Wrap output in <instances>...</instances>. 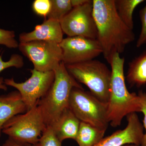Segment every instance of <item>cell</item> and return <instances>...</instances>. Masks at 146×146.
Wrapping results in <instances>:
<instances>
[{"label":"cell","instance_id":"1","mask_svg":"<svg viewBox=\"0 0 146 146\" xmlns=\"http://www.w3.org/2000/svg\"><path fill=\"white\" fill-rule=\"evenodd\" d=\"M93 13L97 39L110 64L114 55L123 52L127 45L134 41L135 35L118 15L115 0H93Z\"/></svg>","mask_w":146,"mask_h":146},{"label":"cell","instance_id":"2","mask_svg":"<svg viewBox=\"0 0 146 146\" xmlns=\"http://www.w3.org/2000/svg\"><path fill=\"white\" fill-rule=\"evenodd\" d=\"M124 58L116 54L110 63L111 78L108 107L109 123L113 127L121 125L124 117L133 113L141 112L140 97L127 88L124 72Z\"/></svg>","mask_w":146,"mask_h":146},{"label":"cell","instance_id":"3","mask_svg":"<svg viewBox=\"0 0 146 146\" xmlns=\"http://www.w3.org/2000/svg\"><path fill=\"white\" fill-rule=\"evenodd\" d=\"M54 72V79L52 85L37 105L41 108L47 126H52L63 111L69 108L73 89L83 88L69 74L63 62Z\"/></svg>","mask_w":146,"mask_h":146},{"label":"cell","instance_id":"4","mask_svg":"<svg viewBox=\"0 0 146 146\" xmlns=\"http://www.w3.org/2000/svg\"><path fill=\"white\" fill-rule=\"evenodd\" d=\"M65 66L69 74L78 82L86 85L98 99L108 103L111 70L105 64L92 59Z\"/></svg>","mask_w":146,"mask_h":146},{"label":"cell","instance_id":"5","mask_svg":"<svg viewBox=\"0 0 146 146\" xmlns=\"http://www.w3.org/2000/svg\"><path fill=\"white\" fill-rule=\"evenodd\" d=\"M46 127L42 110L37 105L11 118L3 126L2 133L18 143L35 145Z\"/></svg>","mask_w":146,"mask_h":146},{"label":"cell","instance_id":"6","mask_svg":"<svg viewBox=\"0 0 146 146\" xmlns=\"http://www.w3.org/2000/svg\"><path fill=\"white\" fill-rule=\"evenodd\" d=\"M108 104L98 99L83 88H74L71 91L69 108L80 121L106 130L109 123Z\"/></svg>","mask_w":146,"mask_h":146},{"label":"cell","instance_id":"7","mask_svg":"<svg viewBox=\"0 0 146 146\" xmlns=\"http://www.w3.org/2000/svg\"><path fill=\"white\" fill-rule=\"evenodd\" d=\"M30 71L31 76L24 82H16L13 78L4 80L6 85L15 88L19 92L27 111L37 106L50 88L54 79V71L43 72L33 69Z\"/></svg>","mask_w":146,"mask_h":146},{"label":"cell","instance_id":"8","mask_svg":"<svg viewBox=\"0 0 146 146\" xmlns=\"http://www.w3.org/2000/svg\"><path fill=\"white\" fill-rule=\"evenodd\" d=\"M18 48L37 71H54L62 62V49L59 44L56 42L34 41L19 43Z\"/></svg>","mask_w":146,"mask_h":146},{"label":"cell","instance_id":"9","mask_svg":"<svg viewBox=\"0 0 146 146\" xmlns=\"http://www.w3.org/2000/svg\"><path fill=\"white\" fill-rule=\"evenodd\" d=\"M68 36H82L97 39V30L93 13V1L74 7L60 23Z\"/></svg>","mask_w":146,"mask_h":146},{"label":"cell","instance_id":"10","mask_svg":"<svg viewBox=\"0 0 146 146\" xmlns=\"http://www.w3.org/2000/svg\"><path fill=\"white\" fill-rule=\"evenodd\" d=\"M59 44L62 50V62L65 65L92 60L103 52L101 46L97 39L68 36Z\"/></svg>","mask_w":146,"mask_h":146},{"label":"cell","instance_id":"11","mask_svg":"<svg viewBox=\"0 0 146 146\" xmlns=\"http://www.w3.org/2000/svg\"><path fill=\"white\" fill-rule=\"evenodd\" d=\"M126 117L127 124L124 129L103 138L94 146H123L129 144L141 145L144 134L143 126L136 113Z\"/></svg>","mask_w":146,"mask_h":146},{"label":"cell","instance_id":"12","mask_svg":"<svg viewBox=\"0 0 146 146\" xmlns=\"http://www.w3.org/2000/svg\"><path fill=\"white\" fill-rule=\"evenodd\" d=\"M63 33L60 23L52 19H48L43 23L36 25L33 31L20 34L19 43L42 41L60 44L64 39Z\"/></svg>","mask_w":146,"mask_h":146},{"label":"cell","instance_id":"13","mask_svg":"<svg viewBox=\"0 0 146 146\" xmlns=\"http://www.w3.org/2000/svg\"><path fill=\"white\" fill-rule=\"evenodd\" d=\"M6 89L3 79L0 78V89ZM26 112V108L18 91L0 96V136L3 126L7 121L16 115Z\"/></svg>","mask_w":146,"mask_h":146},{"label":"cell","instance_id":"14","mask_svg":"<svg viewBox=\"0 0 146 146\" xmlns=\"http://www.w3.org/2000/svg\"><path fill=\"white\" fill-rule=\"evenodd\" d=\"M80 121L69 108L65 110L52 127L60 142L68 139L75 140Z\"/></svg>","mask_w":146,"mask_h":146},{"label":"cell","instance_id":"15","mask_svg":"<svg viewBox=\"0 0 146 146\" xmlns=\"http://www.w3.org/2000/svg\"><path fill=\"white\" fill-rule=\"evenodd\" d=\"M106 131L87 123L80 121L75 141L79 146H94L104 138Z\"/></svg>","mask_w":146,"mask_h":146},{"label":"cell","instance_id":"16","mask_svg":"<svg viewBox=\"0 0 146 146\" xmlns=\"http://www.w3.org/2000/svg\"><path fill=\"white\" fill-rule=\"evenodd\" d=\"M126 79L131 86H140L146 84V53L129 63Z\"/></svg>","mask_w":146,"mask_h":146},{"label":"cell","instance_id":"17","mask_svg":"<svg viewBox=\"0 0 146 146\" xmlns=\"http://www.w3.org/2000/svg\"><path fill=\"white\" fill-rule=\"evenodd\" d=\"M144 0H115L116 10L122 21L129 28L133 30V15L135 9Z\"/></svg>","mask_w":146,"mask_h":146},{"label":"cell","instance_id":"18","mask_svg":"<svg viewBox=\"0 0 146 146\" xmlns=\"http://www.w3.org/2000/svg\"><path fill=\"white\" fill-rule=\"evenodd\" d=\"M51 7L48 19L60 23L73 8L71 0H51Z\"/></svg>","mask_w":146,"mask_h":146},{"label":"cell","instance_id":"19","mask_svg":"<svg viewBox=\"0 0 146 146\" xmlns=\"http://www.w3.org/2000/svg\"><path fill=\"white\" fill-rule=\"evenodd\" d=\"M40 146H62V142L57 138L52 127L47 126L39 139Z\"/></svg>","mask_w":146,"mask_h":146},{"label":"cell","instance_id":"20","mask_svg":"<svg viewBox=\"0 0 146 146\" xmlns=\"http://www.w3.org/2000/svg\"><path fill=\"white\" fill-rule=\"evenodd\" d=\"M15 33L13 31L0 28V45L9 48H18L19 43L15 39Z\"/></svg>","mask_w":146,"mask_h":146},{"label":"cell","instance_id":"21","mask_svg":"<svg viewBox=\"0 0 146 146\" xmlns=\"http://www.w3.org/2000/svg\"><path fill=\"white\" fill-rule=\"evenodd\" d=\"M3 53L0 52V73L7 68L14 67L23 68L24 64L23 58L20 55L14 54L11 56L8 61H5L2 58Z\"/></svg>","mask_w":146,"mask_h":146},{"label":"cell","instance_id":"22","mask_svg":"<svg viewBox=\"0 0 146 146\" xmlns=\"http://www.w3.org/2000/svg\"><path fill=\"white\" fill-rule=\"evenodd\" d=\"M51 7V0H35L32 4L33 10L38 16L48 17Z\"/></svg>","mask_w":146,"mask_h":146},{"label":"cell","instance_id":"23","mask_svg":"<svg viewBox=\"0 0 146 146\" xmlns=\"http://www.w3.org/2000/svg\"><path fill=\"white\" fill-rule=\"evenodd\" d=\"M142 28L136 43V47L139 48L146 43V5L140 11Z\"/></svg>","mask_w":146,"mask_h":146},{"label":"cell","instance_id":"24","mask_svg":"<svg viewBox=\"0 0 146 146\" xmlns=\"http://www.w3.org/2000/svg\"><path fill=\"white\" fill-rule=\"evenodd\" d=\"M138 95L140 97V100H141V106H142L141 112L144 115L143 126L144 129H145V133H144L141 146H146V92L140 91L138 93Z\"/></svg>","mask_w":146,"mask_h":146},{"label":"cell","instance_id":"25","mask_svg":"<svg viewBox=\"0 0 146 146\" xmlns=\"http://www.w3.org/2000/svg\"><path fill=\"white\" fill-rule=\"evenodd\" d=\"M2 146H40L39 143L35 145H22L17 142H15L12 139L8 138V139L3 144Z\"/></svg>","mask_w":146,"mask_h":146},{"label":"cell","instance_id":"26","mask_svg":"<svg viewBox=\"0 0 146 146\" xmlns=\"http://www.w3.org/2000/svg\"><path fill=\"white\" fill-rule=\"evenodd\" d=\"M73 8L83 5L89 1V0H71Z\"/></svg>","mask_w":146,"mask_h":146},{"label":"cell","instance_id":"27","mask_svg":"<svg viewBox=\"0 0 146 146\" xmlns=\"http://www.w3.org/2000/svg\"><path fill=\"white\" fill-rule=\"evenodd\" d=\"M123 146H141L140 145H135V144H126V145H124Z\"/></svg>","mask_w":146,"mask_h":146}]
</instances>
